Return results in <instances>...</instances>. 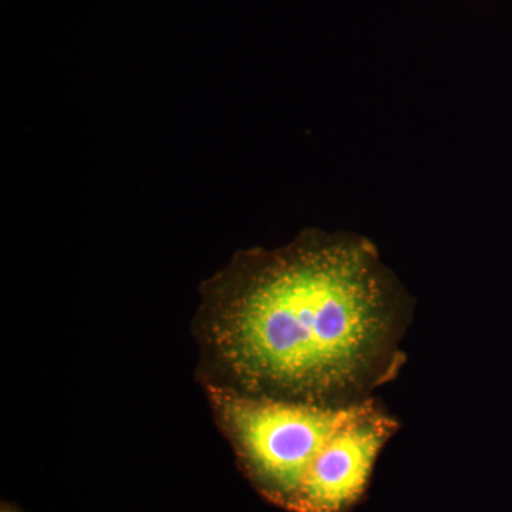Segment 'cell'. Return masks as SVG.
I'll list each match as a JSON object with an SVG mask.
<instances>
[{
    "mask_svg": "<svg viewBox=\"0 0 512 512\" xmlns=\"http://www.w3.org/2000/svg\"><path fill=\"white\" fill-rule=\"evenodd\" d=\"M215 413L249 473L298 512H340L365 491L397 421L372 397L346 404L211 387Z\"/></svg>",
    "mask_w": 512,
    "mask_h": 512,
    "instance_id": "cell-2",
    "label": "cell"
},
{
    "mask_svg": "<svg viewBox=\"0 0 512 512\" xmlns=\"http://www.w3.org/2000/svg\"><path fill=\"white\" fill-rule=\"evenodd\" d=\"M3 512H9V511H3Z\"/></svg>",
    "mask_w": 512,
    "mask_h": 512,
    "instance_id": "cell-3",
    "label": "cell"
},
{
    "mask_svg": "<svg viewBox=\"0 0 512 512\" xmlns=\"http://www.w3.org/2000/svg\"><path fill=\"white\" fill-rule=\"evenodd\" d=\"M205 288L207 342L238 392L359 402L402 362L406 292L359 235L311 229L239 252Z\"/></svg>",
    "mask_w": 512,
    "mask_h": 512,
    "instance_id": "cell-1",
    "label": "cell"
}]
</instances>
